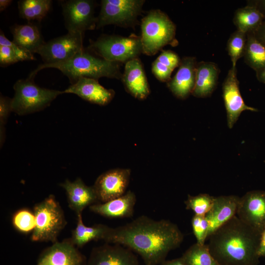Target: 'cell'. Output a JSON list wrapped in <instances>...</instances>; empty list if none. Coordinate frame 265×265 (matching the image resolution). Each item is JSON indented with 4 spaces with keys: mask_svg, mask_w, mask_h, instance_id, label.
<instances>
[{
    "mask_svg": "<svg viewBox=\"0 0 265 265\" xmlns=\"http://www.w3.org/2000/svg\"><path fill=\"white\" fill-rule=\"evenodd\" d=\"M183 240L184 235L176 224L168 220H156L141 215L124 225L111 227L105 241L134 251L146 265H158Z\"/></svg>",
    "mask_w": 265,
    "mask_h": 265,
    "instance_id": "6da1fadb",
    "label": "cell"
},
{
    "mask_svg": "<svg viewBox=\"0 0 265 265\" xmlns=\"http://www.w3.org/2000/svg\"><path fill=\"white\" fill-rule=\"evenodd\" d=\"M260 236L235 215L209 236L207 244L219 265H258Z\"/></svg>",
    "mask_w": 265,
    "mask_h": 265,
    "instance_id": "7a4b0ae2",
    "label": "cell"
},
{
    "mask_svg": "<svg viewBox=\"0 0 265 265\" xmlns=\"http://www.w3.org/2000/svg\"><path fill=\"white\" fill-rule=\"evenodd\" d=\"M47 68H55L60 71L68 78L71 84L81 77L96 80L102 77L116 79L121 77L117 62L95 56L84 49L65 61L53 64L43 63L39 65L28 78L33 79L39 71Z\"/></svg>",
    "mask_w": 265,
    "mask_h": 265,
    "instance_id": "3957f363",
    "label": "cell"
},
{
    "mask_svg": "<svg viewBox=\"0 0 265 265\" xmlns=\"http://www.w3.org/2000/svg\"><path fill=\"white\" fill-rule=\"evenodd\" d=\"M141 27L142 53L147 55H153L165 46L177 42L175 25L160 10L151 11L142 20Z\"/></svg>",
    "mask_w": 265,
    "mask_h": 265,
    "instance_id": "277c9868",
    "label": "cell"
},
{
    "mask_svg": "<svg viewBox=\"0 0 265 265\" xmlns=\"http://www.w3.org/2000/svg\"><path fill=\"white\" fill-rule=\"evenodd\" d=\"M35 227L31 236L33 241H57V237L66 224L63 211L53 195L34 207Z\"/></svg>",
    "mask_w": 265,
    "mask_h": 265,
    "instance_id": "5b68a950",
    "label": "cell"
},
{
    "mask_svg": "<svg viewBox=\"0 0 265 265\" xmlns=\"http://www.w3.org/2000/svg\"><path fill=\"white\" fill-rule=\"evenodd\" d=\"M15 94L11 99L12 111L25 115L41 110L63 91L38 86L33 79L19 80L13 86Z\"/></svg>",
    "mask_w": 265,
    "mask_h": 265,
    "instance_id": "8992f818",
    "label": "cell"
},
{
    "mask_svg": "<svg viewBox=\"0 0 265 265\" xmlns=\"http://www.w3.org/2000/svg\"><path fill=\"white\" fill-rule=\"evenodd\" d=\"M89 48L102 58L118 62H127L142 53L141 37L104 35L92 42Z\"/></svg>",
    "mask_w": 265,
    "mask_h": 265,
    "instance_id": "52a82bcc",
    "label": "cell"
},
{
    "mask_svg": "<svg viewBox=\"0 0 265 265\" xmlns=\"http://www.w3.org/2000/svg\"><path fill=\"white\" fill-rule=\"evenodd\" d=\"M143 0H103L97 27L108 25H126L134 22L140 14Z\"/></svg>",
    "mask_w": 265,
    "mask_h": 265,
    "instance_id": "ba28073f",
    "label": "cell"
},
{
    "mask_svg": "<svg viewBox=\"0 0 265 265\" xmlns=\"http://www.w3.org/2000/svg\"><path fill=\"white\" fill-rule=\"evenodd\" d=\"M83 38V33L68 32L45 42L37 53L41 56L44 64L65 61L84 49Z\"/></svg>",
    "mask_w": 265,
    "mask_h": 265,
    "instance_id": "9c48e42d",
    "label": "cell"
},
{
    "mask_svg": "<svg viewBox=\"0 0 265 265\" xmlns=\"http://www.w3.org/2000/svg\"><path fill=\"white\" fill-rule=\"evenodd\" d=\"M62 7L68 32L84 34L85 30L93 29L97 25L93 1L65 0L62 2Z\"/></svg>",
    "mask_w": 265,
    "mask_h": 265,
    "instance_id": "30bf717a",
    "label": "cell"
},
{
    "mask_svg": "<svg viewBox=\"0 0 265 265\" xmlns=\"http://www.w3.org/2000/svg\"><path fill=\"white\" fill-rule=\"evenodd\" d=\"M236 215L261 234L265 227V191H250L240 197Z\"/></svg>",
    "mask_w": 265,
    "mask_h": 265,
    "instance_id": "8fae6325",
    "label": "cell"
},
{
    "mask_svg": "<svg viewBox=\"0 0 265 265\" xmlns=\"http://www.w3.org/2000/svg\"><path fill=\"white\" fill-rule=\"evenodd\" d=\"M130 176V169L126 168L111 169L100 175L93 186L98 201L104 203L124 194Z\"/></svg>",
    "mask_w": 265,
    "mask_h": 265,
    "instance_id": "7c38bea8",
    "label": "cell"
},
{
    "mask_svg": "<svg viewBox=\"0 0 265 265\" xmlns=\"http://www.w3.org/2000/svg\"><path fill=\"white\" fill-rule=\"evenodd\" d=\"M36 265H87V262L69 238L57 241L44 250Z\"/></svg>",
    "mask_w": 265,
    "mask_h": 265,
    "instance_id": "4fadbf2b",
    "label": "cell"
},
{
    "mask_svg": "<svg viewBox=\"0 0 265 265\" xmlns=\"http://www.w3.org/2000/svg\"><path fill=\"white\" fill-rule=\"evenodd\" d=\"M223 98L227 113V125L232 129L241 113L244 110L258 111L247 106L240 94L236 67H232L222 84Z\"/></svg>",
    "mask_w": 265,
    "mask_h": 265,
    "instance_id": "5bb4252c",
    "label": "cell"
},
{
    "mask_svg": "<svg viewBox=\"0 0 265 265\" xmlns=\"http://www.w3.org/2000/svg\"><path fill=\"white\" fill-rule=\"evenodd\" d=\"M87 265H138V261L130 249L106 243L93 249Z\"/></svg>",
    "mask_w": 265,
    "mask_h": 265,
    "instance_id": "9a60e30c",
    "label": "cell"
},
{
    "mask_svg": "<svg viewBox=\"0 0 265 265\" xmlns=\"http://www.w3.org/2000/svg\"><path fill=\"white\" fill-rule=\"evenodd\" d=\"M63 93L75 94L87 101L101 106L108 104L114 95L113 90L104 87L98 80L86 77L80 78L63 91Z\"/></svg>",
    "mask_w": 265,
    "mask_h": 265,
    "instance_id": "2e32d148",
    "label": "cell"
},
{
    "mask_svg": "<svg viewBox=\"0 0 265 265\" xmlns=\"http://www.w3.org/2000/svg\"><path fill=\"white\" fill-rule=\"evenodd\" d=\"M60 185L66 191L69 208L77 215L99 201L93 186H86L80 178L74 182L66 180Z\"/></svg>",
    "mask_w": 265,
    "mask_h": 265,
    "instance_id": "e0dca14e",
    "label": "cell"
},
{
    "mask_svg": "<svg viewBox=\"0 0 265 265\" xmlns=\"http://www.w3.org/2000/svg\"><path fill=\"white\" fill-rule=\"evenodd\" d=\"M197 64L194 57H185L181 60L176 74L167 83L168 88L177 97L186 99L192 93Z\"/></svg>",
    "mask_w": 265,
    "mask_h": 265,
    "instance_id": "ac0fdd59",
    "label": "cell"
},
{
    "mask_svg": "<svg viewBox=\"0 0 265 265\" xmlns=\"http://www.w3.org/2000/svg\"><path fill=\"white\" fill-rule=\"evenodd\" d=\"M236 195L214 197L212 206L205 217L209 224V236L236 215L239 200Z\"/></svg>",
    "mask_w": 265,
    "mask_h": 265,
    "instance_id": "d6986e66",
    "label": "cell"
},
{
    "mask_svg": "<svg viewBox=\"0 0 265 265\" xmlns=\"http://www.w3.org/2000/svg\"><path fill=\"white\" fill-rule=\"evenodd\" d=\"M136 198L134 192L129 190L123 195L104 203L90 206V210L108 218H128L134 212Z\"/></svg>",
    "mask_w": 265,
    "mask_h": 265,
    "instance_id": "ffe728a7",
    "label": "cell"
},
{
    "mask_svg": "<svg viewBox=\"0 0 265 265\" xmlns=\"http://www.w3.org/2000/svg\"><path fill=\"white\" fill-rule=\"evenodd\" d=\"M123 80L128 91L135 98L143 100L149 95V84L142 64L137 57L126 63Z\"/></svg>",
    "mask_w": 265,
    "mask_h": 265,
    "instance_id": "44dd1931",
    "label": "cell"
},
{
    "mask_svg": "<svg viewBox=\"0 0 265 265\" xmlns=\"http://www.w3.org/2000/svg\"><path fill=\"white\" fill-rule=\"evenodd\" d=\"M219 70L212 62L197 63L195 81L191 94L196 97L205 98L211 95L217 85Z\"/></svg>",
    "mask_w": 265,
    "mask_h": 265,
    "instance_id": "7402d4cb",
    "label": "cell"
},
{
    "mask_svg": "<svg viewBox=\"0 0 265 265\" xmlns=\"http://www.w3.org/2000/svg\"><path fill=\"white\" fill-rule=\"evenodd\" d=\"M13 42L22 48L34 53L45 44L38 26L32 23L16 25L11 28Z\"/></svg>",
    "mask_w": 265,
    "mask_h": 265,
    "instance_id": "603a6c76",
    "label": "cell"
},
{
    "mask_svg": "<svg viewBox=\"0 0 265 265\" xmlns=\"http://www.w3.org/2000/svg\"><path fill=\"white\" fill-rule=\"evenodd\" d=\"M77 215V225L70 238L76 247H82L91 241L105 240L111 227L102 224L87 226L83 223L82 214Z\"/></svg>",
    "mask_w": 265,
    "mask_h": 265,
    "instance_id": "cb8c5ba5",
    "label": "cell"
},
{
    "mask_svg": "<svg viewBox=\"0 0 265 265\" xmlns=\"http://www.w3.org/2000/svg\"><path fill=\"white\" fill-rule=\"evenodd\" d=\"M265 18L264 15L254 5H250L236 10L233 22L237 30L247 33L256 30Z\"/></svg>",
    "mask_w": 265,
    "mask_h": 265,
    "instance_id": "d4e9b609",
    "label": "cell"
},
{
    "mask_svg": "<svg viewBox=\"0 0 265 265\" xmlns=\"http://www.w3.org/2000/svg\"><path fill=\"white\" fill-rule=\"evenodd\" d=\"M243 54L246 63L257 71L265 67V46L255 36L253 32L246 33Z\"/></svg>",
    "mask_w": 265,
    "mask_h": 265,
    "instance_id": "484cf974",
    "label": "cell"
},
{
    "mask_svg": "<svg viewBox=\"0 0 265 265\" xmlns=\"http://www.w3.org/2000/svg\"><path fill=\"white\" fill-rule=\"evenodd\" d=\"M18 4L19 14L22 18L40 22L49 11L52 0H21Z\"/></svg>",
    "mask_w": 265,
    "mask_h": 265,
    "instance_id": "4316f807",
    "label": "cell"
},
{
    "mask_svg": "<svg viewBox=\"0 0 265 265\" xmlns=\"http://www.w3.org/2000/svg\"><path fill=\"white\" fill-rule=\"evenodd\" d=\"M181 258L185 265H219L211 254L207 244L195 243Z\"/></svg>",
    "mask_w": 265,
    "mask_h": 265,
    "instance_id": "83f0119b",
    "label": "cell"
},
{
    "mask_svg": "<svg viewBox=\"0 0 265 265\" xmlns=\"http://www.w3.org/2000/svg\"><path fill=\"white\" fill-rule=\"evenodd\" d=\"M12 223L14 228L21 233H32L35 227L33 211L25 208L17 210L12 215Z\"/></svg>",
    "mask_w": 265,
    "mask_h": 265,
    "instance_id": "f1b7e54d",
    "label": "cell"
},
{
    "mask_svg": "<svg viewBox=\"0 0 265 265\" xmlns=\"http://www.w3.org/2000/svg\"><path fill=\"white\" fill-rule=\"evenodd\" d=\"M246 37V33L237 30L231 35L228 40L227 50L231 58L232 67H236L237 61L243 56Z\"/></svg>",
    "mask_w": 265,
    "mask_h": 265,
    "instance_id": "f546056e",
    "label": "cell"
},
{
    "mask_svg": "<svg viewBox=\"0 0 265 265\" xmlns=\"http://www.w3.org/2000/svg\"><path fill=\"white\" fill-rule=\"evenodd\" d=\"M214 197L207 193L195 196L188 195L185 201L186 210L192 211L194 214L205 216L212 208Z\"/></svg>",
    "mask_w": 265,
    "mask_h": 265,
    "instance_id": "4dcf8cb0",
    "label": "cell"
},
{
    "mask_svg": "<svg viewBox=\"0 0 265 265\" xmlns=\"http://www.w3.org/2000/svg\"><path fill=\"white\" fill-rule=\"evenodd\" d=\"M191 226L196 242L205 244L209 236V224L205 216L194 214L191 219Z\"/></svg>",
    "mask_w": 265,
    "mask_h": 265,
    "instance_id": "1f68e13d",
    "label": "cell"
},
{
    "mask_svg": "<svg viewBox=\"0 0 265 265\" xmlns=\"http://www.w3.org/2000/svg\"><path fill=\"white\" fill-rule=\"evenodd\" d=\"M0 45L9 47L18 56L20 61L35 60L33 53L9 40L1 30L0 34Z\"/></svg>",
    "mask_w": 265,
    "mask_h": 265,
    "instance_id": "d6a6232c",
    "label": "cell"
},
{
    "mask_svg": "<svg viewBox=\"0 0 265 265\" xmlns=\"http://www.w3.org/2000/svg\"><path fill=\"white\" fill-rule=\"evenodd\" d=\"M172 70L179 66L181 60L179 56L171 51H163L156 59Z\"/></svg>",
    "mask_w": 265,
    "mask_h": 265,
    "instance_id": "836d02e7",
    "label": "cell"
},
{
    "mask_svg": "<svg viewBox=\"0 0 265 265\" xmlns=\"http://www.w3.org/2000/svg\"><path fill=\"white\" fill-rule=\"evenodd\" d=\"M152 71L159 80L168 82L171 80V75L173 71L157 59L152 64Z\"/></svg>",
    "mask_w": 265,
    "mask_h": 265,
    "instance_id": "e575fe53",
    "label": "cell"
},
{
    "mask_svg": "<svg viewBox=\"0 0 265 265\" xmlns=\"http://www.w3.org/2000/svg\"><path fill=\"white\" fill-rule=\"evenodd\" d=\"M19 61H20V59L9 47L0 45V63L1 66H6Z\"/></svg>",
    "mask_w": 265,
    "mask_h": 265,
    "instance_id": "d590c367",
    "label": "cell"
},
{
    "mask_svg": "<svg viewBox=\"0 0 265 265\" xmlns=\"http://www.w3.org/2000/svg\"><path fill=\"white\" fill-rule=\"evenodd\" d=\"M12 111L11 99L3 96L0 97V134L2 132L3 125L6 122L7 118L10 112Z\"/></svg>",
    "mask_w": 265,
    "mask_h": 265,
    "instance_id": "8d00e7d4",
    "label": "cell"
},
{
    "mask_svg": "<svg viewBox=\"0 0 265 265\" xmlns=\"http://www.w3.org/2000/svg\"><path fill=\"white\" fill-rule=\"evenodd\" d=\"M253 33L256 38L265 46V18L259 27Z\"/></svg>",
    "mask_w": 265,
    "mask_h": 265,
    "instance_id": "74e56055",
    "label": "cell"
},
{
    "mask_svg": "<svg viewBox=\"0 0 265 265\" xmlns=\"http://www.w3.org/2000/svg\"><path fill=\"white\" fill-rule=\"evenodd\" d=\"M258 254L260 258L265 257V227L260 234Z\"/></svg>",
    "mask_w": 265,
    "mask_h": 265,
    "instance_id": "f35d334b",
    "label": "cell"
},
{
    "mask_svg": "<svg viewBox=\"0 0 265 265\" xmlns=\"http://www.w3.org/2000/svg\"><path fill=\"white\" fill-rule=\"evenodd\" d=\"M159 265H185V264L180 257L170 261H164Z\"/></svg>",
    "mask_w": 265,
    "mask_h": 265,
    "instance_id": "ab89813d",
    "label": "cell"
},
{
    "mask_svg": "<svg viewBox=\"0 0 265 265\" xmlns=\"http://www.w3.org/2000/svg\"><path fill=\"white\" fill-rule=\"evenodd\" d=\"M256 72L258 80L265 83V67L256 71Z\"/></svg>",
    "mask_w": 265,
    "mask_h": 265,
    "instance_id": "60d3db41",
    "label": "cell"
},
{
    "mask_svg": "<svg viewBox=\"0 0 265 265\" xmlns=\"http://www.w3.org/2000/svg\"><path fill=\"white\" fill-rule=\"evenodd\" d=\"M254 5L265 17V0H257Z\"/></svg>",
    "mask_w": 265,
    "mask_h": 265,
    "instance_id": "b9f144b4",
    "label": "cell"
},
{
    "mask_svg": "<svg viewBox=\"0 0 265 265\" xmlns=\"http://www.w3.org/2000/svg\"><path fill=\"white\" fill-rule=\"evenodd\" d=\"M12 0H0V12L5 10L12 2Z\"/></svg>",
    "mask_w": 265,
    "mask_h": 265,
    "instance_id": "7bdbcfd3",
    "label": "cell"
}]
</instances>
